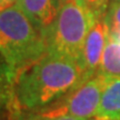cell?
<instances>
[{
    "instance_id": "5b68a950",
    "label": "cell",
    "mask_w": 120,
    "mask_h": 120,
    "mask_svg": "<svg viewBox=\"0 0 120 120\" xmlns=\"http://www.w3.org/2000/svg\"><path fill=\"white\" fill-rule=\"evenodd\" d=\"M109 34V27L102 19L94 22L87 36L80 60L87 80L98 73Z\"/></svg>"
},
{
    "instance_id": "8992f818",
    "label": "cell",
    "mask_w": 120,
    "mask_h": 120,
    "mask_svg": "<svg viewBox=\"0 0 120 120\" xmlns=\"http://www.w3.org/2000/svg\"><path fill=\"white\" fill-rule=\"evenodd\" d=\"M17 4L45 36L59 11L61 0H18Z\"/></svg>"
},
{
    "instance_id": "6da1fadb",
    "label": "cell",
    "mask_w": 120,
    "mask_h": 120,
    "mask_svg": "<svg viewBox=\"0 0 120 120\" xmlns=\"http://www.w3.org/2000/svg\"><path fill=\"white\" fill-rule=\"evenodd\" d=\"M86 80L79 61L46 52L17 73L9 109L43 111L62 100Z\"/></svg>"
},
{
    "instance_id": "7c38bea8",
    "label": "cell",
    "mask_w": 120,
    "mask_h": 120,
    "mask_svg": "<svg viewBox=\"0 0 120 120\" xmlns=\"http://www.w3.org/2000/svg\"><path fill=\"white\" fill-rule=\"evenodd\" d=\"M86 8L94 15L97 20H102L109 8L110 0H79Z\"/></svg>"
},
{
    "instance_id": "2e32d148",
    "label": "cell",
    "mask_w": 120,
    "mask_h": 120,
    "mask_svg": "<svg viewBox=\"0 0 120 120\" xmlns=\"http://www.w3.org/2000/svg\"><path fill=\"white\" fill-rule=\"evenodd\" d=\"M111 2H113V1H120V0H110Z\"/></svg>"
},
{
    "instance_id": "3957f363",
    "label": "cell",
    "mask_w": 120,
    "mask_h": 120,
    "mask_svg": "<svg viewBox=\"0 0 120 120\" xmlns=\"http://www.w3.org/2000/svg\"><path fill=\"white\" fill-rule=\"evenodd\" d=\"M97 18L79 0H64L46 32L47 52L80 62L83 45Z\"/></svg>"
},
{
    "instance_id": "277c9868",
    "label": "cell",
    "mask_w": 120,
    "mask_h": 120,
    "mask_svg": "<svg viewBox=\"0 0 120 120\" xmlns=\"http://www.w3.org/2000/svg\"><path fill=\"white\" fill-rule=\"evenodd\" d=\"M108 79L109 77L103 73H96L94 77L82 82L68 96H66V99L60 100L40 112H47L50 115H66L79 120L91 119L97 113L101 94Z\"/></svg>"
},
{
    "instance_id": "4fadbf2b",
    "label": "cell",
    "mask_w": 120,
    "mask_h": 120,
    "mask_svg": "<svg viewBox=\"0 0 120 120\" xmlns=\"http://www.w3.org/2000/svg\"><path fill=\"white\" fill-rule=\"evenodd\" d=\"M18 2V0H0V10L8 8L10 6H13Z\"/></svg>"
},
{
    "instance_id": "30bf717a",
    "label": "cell",
    "mask_w": 120,
    "mask_h": 120,
    "mask_svg": "<svg viewBox=\"0 0 120 120\" xmlns=\"http://www.w3.org/2000/svg\"><path fill=\"white\" fill-rule=\"evenodd\" d=\"M12 120H79L66 115H50L47 112H30L12 109L11 110Z\"/></svg>"
},
{
    "instance_id": "e0dca14e",
    "label": "cell",
    "mask_w": 120,
    "mask_h": 120,
    "mask_svg": "<svg viewBox=\"0 0 120 120\" xmlns=\"http://www.w3.org/2000/svg\"><path fill=\"white\" fill-rule=\"evenodd\" d=\"M62 1H64V0H61V2H62Z\"/></svg>"
},
{
    "instance_id": "8fae6325",
    "label": "cell",
    "mask_w": 120,
    "mask_h": 120,
    "mask_svg": "<svg viewBox=\"0 0 120 120\" xmlns=\"http://www.w3.org/2000/svg\"><path fill=\"white\" fill-rule=\"evenodd\" d=\"M103 20L109 27L110 34H120V1L110 2Z\"/></svg>"
},
{
    "instance_id": "ba28073f",
    "label": "cell",
    "mask_w": 120,
    "mask_h": 120,
    "mask_svg": "<svg viewBox=\"0 0 120 120\" xmlns=\"http://www.w3.org/2000/svg\"><path fill=\"white\" fill-rule=\"evenodd\" d=\"M98 72L107 77H120V43L109 34Z\"/></svg>"
},
{
    "instance_id": "5bb4252c",
    "label": "cell",
    "mask_w": 120,
    "mask_h": 120,
    "mask_svg": "<svg viewBox=\"0 0 120 120\" xmlns=\"http://www.w3.org/2000/svg\"><path fill=\"white\" fill-rule=\"evenodd\" d=\"M110 36H111L116 41H118V42L120 43V34H110Z\"/></svg>"
},
{
    "instance_id": "9c48e42d",
    "label": "cell",
    "mask_w": 120,
    "mask_h": 120,
    "mask_svg": "<svg viewBox=\"0 0 120 120\" xmlns=\"http://www.w3.org/2000/svg\"><path fill=\"white\" fill-rule=\"evenodd\" d=\"M13 76L7 62L0 55V105L7 103L8 108L12 101Z\"/></svg>"
},
{
    "instance_id": "9a60e30c",
    "label": "cell",
    "mask_w": 120,
    "mask_h": 120,
    "mask_svg": "<svg viewBox=\"0 0 120 120\" xmlns=\"http://www.w3.org/2000/svg\"><path fill=\"white\" fill-rule=\"evenodd\" d=\"M89 120H116V119H108V118H101V117H94Z\"/></svg>"
},
{
    "instance_id": "7a4b0ae2",
    "label": "cell",
    "mask_w": 120,
    "mask_h": 120,
    "mask_svg": "<svg viewBox=\"0 0 120 120\" xmlns=\"http://www.w3.org/2000/svg\"><path fill=\"white\" fill-rule=\"evenodd\" d=\"M46 52V36L17 4L0 10V55L8 64L13 79L20 70Z\"/></svg>"
},
{
    "instance_id": "52a82bcc",
    "label": "cell",
    "mask_w": 120,
    "mask_h": 120,
    "mask_svg": "<svg viewBox=\"0 0 120 120\" xmlns=\"http://www.w3.org/2000/svg\"><path fill=\"white\" fill-rule=\"evenodd\" d=\"M94 117L120 120V77H109Z\"/></svg>"
}]
</instances>
